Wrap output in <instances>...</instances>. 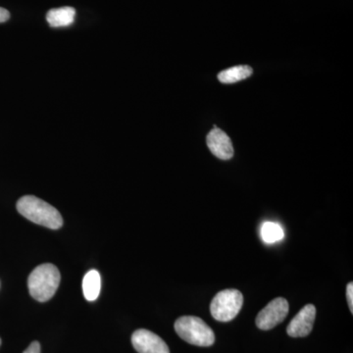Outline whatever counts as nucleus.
Returning a JSON list of instances; mask_svg holds the SVG:
<instances>
[{
  "instance_id": "f257e3e1",
  "label": "nucleus",
  "mask_w": 353,
  "mask_h": 353,
  "mask_svg": "<svg viewBox=\"0 0 353 353\" xmlns=\"http://www.w3.org/2000/svg\"><path fill=\"white\" fill-rule=\"evenodd\" d=\"M17 210L26 219L41 226L57 230L63 225V218L57 208L34 196L21 197Z\"/></svg>"
},
{
  "instance_id": "f03ea898",
  "label": "nucleus",
  "mask_w": 353,
  "mask_h": 353,
  "mask_svg": "<svg viewBox=\"0 0 353 353\" xmlns=\"http://www.w3.org/2000/svg\"><path fill=\"white\" fill-rule=\"evenodd\" d=\"M60 272L53 264H43L37 267L28 279L30 294L39 303H46L54 296L59 287Z\"/></svg>"
},
{
  "instance_id": "7ed1b4c3",
  "label": "nucleus",
  "mask_w": 353,
  "mask_h": 353,
  "mask_svg": "<svg viewBox=\"0 0 353 353\" xmlns=\"http://www.w3.org/2000/svg\"><path fill=\"white\" fill-rule=\"evenodd\" d=\"M175 331L182 340L196 347H211L215 341L212 329L196 316H183L175 322Z\"/></svg>"
},
{
  "instance_id": "20e7f679",
  "label": "nucleus",
  "mask_w": 353,
  "mask_h": 353,
  "mask_svg": "<svg viewBox=\"0 0 353 353\" xmlns=\"http://www.w3.org/2000/svg\"><path fill=\"white\" fill-rule=\"evenodd\" d=\"M243 304V296L240 290H221L211 301V315L219 322L232 321L240 313Z\"/></svg>"
},
{
  "instance_id": "39448f33",
  "label": "nucleus",
  "mask_w": 353,
  "mask_h": 353,
  "mask_svg": "<svg viewBox=\"0 0 353 353\" xmlns=\"http://www.w3.org/2000/svg\"><path fill=\"white\" fill-rule=\"evenodd\" d=\"M289 303L284 297L273 299L257 315L256 326L260 330L268 331L282 323L289 313Z\"/></svg>"
},
{
  "instance_id": "423d86ee",
  "label": "nucleus",
  "mask_w": 353,
  "mask_h": 353,
  "mask_svg": "<svg viewBox=\"0 0 353 353\" xmlns=\"http://www.w3.org/2000/svg\"><path fill=\"white\" fill-rule=\"evenodd\" d=\"M132 343L139 353H170L167 343L148 330H137L132 334Z\"/></svg>"
},
{
  "instance_id": "0eeeda50",
  "label": "nucleus",
  "mask_w": 353,
  "mask_h": 353,
  "mask_svg": "<svg viewBox=\"0 0 353 353\" xmlns=\"http://www.w3.org/2000/svg\"><path fill=\"white\" fill-rule=\"evenodd\" d=\"M316 318V308L313 304L304 306L290 321L287 333L292 338H303L312 332Z\"/></svg>"
},
{
  "instance_id": "6e6552de",
  "label": "nucleus",
  "mask_w": 353,
  "mask_h": 353,
  "mask_svg": "<svg viewBox=\"0 0 353 353\" xmlns=\"http://www.w3.org/2000/svg\"><path fill=\"white\" fill-rule=\"evenodd\" d=\"M206 143L210 152L219 159L229 160L234 157V148L231 139L219 128L215 126L214 129L209 132L206 138Z\"/></svg>"
},
{
  "instance_id": "1a4fd4ad",
  "label": "nucleus",
  "mask_w": 353,
  "mask_h": 353,
  "mask_svg": "<svg viewBox=\"0 0 353 353\" xmlns=\"http://www.w3.org/2000/svg\"><path fill=\"white\" fill-rule=\"evenodd\" d=\"M76 10L73 7L65 6L51 9L46 14V21L52 28L68 27L75 20Z\"/></svg>"
},
{
  "instance_id": "9d476101",
  "label": "nucleus",
  "mask_w": 353,
  "mask_h": 353,
  "mask_svg": "<svg viewBox=\"0 0 353 353\" xmlns=\"http://www.w3.org/2000/svg\"><path fill=\"white\" fill-rule=\"evenodd\" d=\"M101 289V278L99 271L90 270L83 280V296L88 301H94L99 296Z\"/></svg>"
},
{
  "instance_id": "9b49d317",
  "label": "nucleus",
  "mask_w": 353,
  "mask_h": 353,
  "mask_svg": "<svg viewBox=\"0 0 353 353\" xmlns=\"http://www.w3.org/2000/svg\"><path fill=\"white\" fill-rule=\"evenodd\" d=\"M253 70L248 65H241L224 70L218 75V79L223 83H234L245 80L252 75Z\"/></svg>"
},
{
  "instance_id": "f8f14e48",
  "label": "nucleus",
  "mask_w": 353,
  "mask_h": 353,
  "mask_svg": "<svg viewBox=\"0 0 353 353\" xmlns=\"http://www.w3.org/2000/svg\"><path fill=\"white\" fill-rule=\"evenodd\" d=\"M284 231L277 223L265 222L261 228V238L264 243L271 245L284 238Z\"/></svg>"
},
{
  "instance_id": "ddd939ff",
  "label": "nucleus",
  "mask_w": 353,
  "mask_h": 353,
  "mask_svg": "<svg viewBox=\"0 0 353 353\" xmlns=\"http://www.w3.org/2000/svg\"><path fill=\"white\" fill-rule=\"evenodd\" d=\"M347 299L348 307L350 309V312L353 313V284L352 282L348 283L347 285Z\"/></svg>"
},
{
  "instance_id": "4468645a",
  "label": "nucleus",
  "mask_w": 353,
  "mask_h": 353,
  "mask_svg": "<svg viewBox=\"0 0 353 353\" xmlns=\"http://www.w3.org/2000/svg\"><path fill=\"white\" fill-rule=\"evenodd\" d=\"M23 353H41V345L39 341H32L29 347Z\"/></svg>"
},
{
  "instance_id": "2eb2a0df",
  "label": "nucleus",
  "mask_w": 353,
  "mask_h": 353,
  "mask_svg": "<svg viewBox=\"0 0 353 353\" xmlns=\"http://www.w3.org/2000/svg\"><path fill=\"white\" fill-rule=\"evenodd\" d=\"M10 18V13L6 9L0 7V23L6 22Z\"/></svg>"
},
{
  "instance_id": "dca6fc26",
  "label": "nucleus",
  "mask_w": 353,
  "mask_h": 353,
  "mask_svg": "<svg viewBox=\"0 0 353 353\" xmlns=\"http://www.w3.org/2000/svg\"><path fill=\"white\" fill-rule=\"evenodd\" d=\"M0 345H1V340H0Z\"/></svg>"
}]
</instances>
